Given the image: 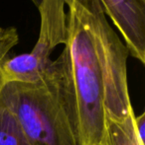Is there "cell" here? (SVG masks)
<instances>
[{
  "label": "cell",
  "mask_w": 145,
  "mask_h": 145,
  "mask_svg": "<svg viewBox=\"0 0 145 145\" xmlns=\"http://www.w3.org/2000/svg\"><path fill=\"white\" fill-rule=\"evenodd\" d=\"M70 58L67 46L35 84L6 83L0 104L16 118L33 145H77L69 105Z\"/></svg>",
  "instance_id": "7a4b0ae2"
},
{
  "label": "cell",
  "mask_w": 145,
  "mask_h": 145,
  "mask_svg": "<svg viewBox=\"0 0 145 145\" xmlns=\"http://www.w3.org/2000/svg\"><path fill=\"white\" fill-rule=\"evenodd\" d=\"M30 1H31L33 4H35L36 7H38V6L40 5V3H41V0H30Z\"/></svg>",
  "instance_id": "ba28073f"
},
{
  "label": "cell",
  "mask_w": 145,
  "mask_h": 145,
  "mask_svg": "<svg viewBox=\"0 0 145 145\" xmlns=\"http://www.w3.org/2000/svg\"><path fill=\"white\" fill-rule=\"evenodd\" d=\"M0 145H33L12 113L0 104Z\"/></svg>",
  "instance_id": "8992f818"
},
{
  "label": "cell",
  "mask_w": 145,
  "mask_h": 145,
  "mask_svg": "<svg viewBox=\"0 0 145 145\" xmlns=\"http://www.w3.org/2000/svg\"><path fill=\"white\" fill-rule=\"evenodd\" d=\"M70 58L69 105L77 145H101L105 125V26L99 0H65Z\"/></svg>",
  "instance_id": "6da1fadb"
},
{
  "label": "cell",
  "mask_w": 145,
  "mask_h": 145,
  "mask_svg": "<svg viewBox=\"0 0 145 145\" xmlns=\"http://www.w3.org/2000/svg\"><path fill=\"white\" fill-rule=\"evenodd\" d=\"M40 31L33 50L27 54L8 57L1 68L6 83L35 84L44 78L54 50L68 44V12L65 0H41Z\"/></svg>",
  "instance_id": "3957f363"
},
{
  "label": "cell",
  "mask_w": 145,
  "mask_h": 145,
  "mask_svg": "<svg viewBox=\"0 0 145 145\" xmlns=\"http://www.w3.org/2000/svg\"><path fill=\"white\" fill-rule=\"evenodd\" d=\"M134 116L117 121L105 116V125L101 145H142L134 130Z\"/></svg>",
  "instance_id": "5b68a950"
},
{
  "label": "cell",
  "mask_w": 145,
  "mask_h": 145,
  "mask_svg": "<svg viewBox=\"0 0 145 145\" xmlns=\"http://www.w3.org/2000/svg\"><path fill=\"white\" fill-rule=\"evenodd\" d=\"M120 33L129 56L145 63V0H99Z\"/></svg>",
  "instance_id": "277c9868"
},
{
  "label": "cell",
  "mask_w": 145,
  "mask_h": 145,
  "mask_svg": "<svg viewBox=\"0 0 145 145\" xmlns=\"http://www.w3.org/2000/svg\"><path fill=\"white\" fill-rule=\"evenodd\" d=\"M134 130L140 143L145 145V113L134 116Z\"/></svg>",
  "instance_id": "52a82bcc"
}]
</instances>
